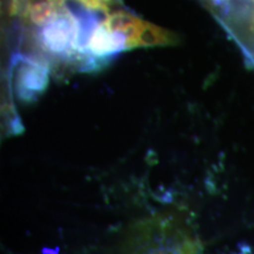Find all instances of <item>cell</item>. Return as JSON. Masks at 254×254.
<instances>
[{
  "label": "cell",
  "mask_w": 254,
  "mask_h": 254,
  "mask_svg": "<svg viewBox=\"0 0 254 254\" xmlns=\"http://www.w3.org/2000/svg\"><path fill=\"white\" fill-rule=\"evenodd\" d=\"M243 254H254V253H251V252H247V253H243Z\"/></svg>",
  "instance_id": "obj_6"
},
{
  "label": "cell",
  "mask_w": 254,
  "mask_h": 254,
  "mask_svg": "<svg viewBox=\"0 0 254 254\" xmlns=\"http://www.w3.org/2000/svg\"><path fill=\"white\" fill-rule=\"evenodd\" d=\"M78 20L73 17L67 7H64L55 17L38 27V44L44 52L60 57L85 55L80 45Z\"/></svg>",
  "instance_id": "obj_2"
},
{
  "label": "cell",
  "mask_w": 254,
  "mask_h": 254,
  "mask_svg": "<svg viewBox=\"0 0 254 254\" xmlns=\"http://www.w3.org/2000/svg\"><path fill=\"white\" fill-rule=\"evenodd\" d=\"M213 13L254 65V0H220Z\"/></svg>",
  "instance_id": "obj_3"
},
{
  "label": "cell",
  "mask_w": 254,
  "mask_h": 254,
  "mask_svg": "<svg viewBox=\"0 0 254 254\" xmlns=\"http://www.w3.org/2000/svg\"><path fill=\"white\" fill-rule=\"evenodd\" d=\"M128 254H201L199 240L174 218L146 221L133 234Z\"/></svg>",
  "instance_id": "obj_1"
},
{
  "label": "cell",
  "mask_w": 254,
  "mask_h": 254,
  "mask_svg": "<svg viewBox=\"0 0 254 254\" xmlns=\"http://www.w3.org/2000/svg\"><path fill=\"white\" fill-rule=\"evenodd\" d=\"M206 1H208V4H212V2L217 1V0H206Z\"/></svg>",
  "instance_id": "obj_5"
},
{
  "label": "cell",
  "mask_w": 254,
  "mask_h": 254,
  "mask_svg": "<svg viewBox=\"0 0 254 254\" xmlns=\"http://www.w3.org/2000/svg\"><path fill=\"white\" fill-rule=\"evenodd\" d=\"M74 1L79 2L84 8L101 12L106 15L122 8L119 0H74Z\"/></svg>",
  "instance_id": "obj_4"
}]
</instances>
